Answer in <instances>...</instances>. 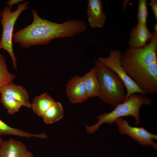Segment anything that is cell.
I'll return each mask as SVG.
<instances>
[{"instance_id": "cell-1", "label": "cell", "mask_w": 157, "mask_h": 157, "mask_svg": "<svg viewBox=\"0 0 157 157\" xmlns=\"http://www.w3.org/2000/svg\"><path fill=\"white\" fill-rule=\"evenodd\" d=\"M31 13L32 22L13 35V40L22 48L46 45L52 40L73 37L87 29L86 23L82 20H69L58 23L42 18L35 9L31 10Z\"/></svg>"}, {"instance_id": "cell-2", "label": "cell", "mask_w": 157, "mask_h": 157, "mask_svg": "<svg viewBox=\"0 0 157 157\" xmlns=\"http://www.w3.org/2000/svg\"><path fill=\"white\" fill-rule=\"evenodd\" d=\"M149 43L130 47L122 54L121 64L128 76L147 94L157 93V29Z\"/></svg>"}, {"instance_id": "cell-3", "label": "cell", "mask_w": 157, "mask_h": 157, "mask_svg": "<svg viewBox=\"0 0 157 157\" xmlns=\"http://www.w3.org/2000/svg\"><path fill=\"white\" fill-rule=\"evenodd\" d=\"M94 62L100 85L98 97L104 104L115 107L125 101L126 90L124 84L112 69L98 60Z\"/></svg>"}, {"instance_id": "cell-4", "label": "cell", "mask_w": 157, "mask_h": 157, "mask_svg": "<svg viewBox=\"0 0 157 157\" xmlns=\"http://www.w3.org/2000/svg\"><path fill=\"white\" fill-rule=\"evenodd\" d=\"M151 102V99L145 95L132 94L124 102L115 106L111 111L105 112L97 116L98 121L94 124L91 126L85 125L86 131L88 133H93L104 123L110 125L119 118L130 115L134 117L135 125H138L140 123L139 111L141 107L144 104L150 105Z\"/></svg>"}, {"instance_id": "cell-5", "label": "cell", "mask_w": 157, "mask_h": 157, "mask_svg": "<svg viewBox=\"0 0 157 157\" xmlns=\"http://www.w3.org/2000/svg\"><path fill=\"white\" fill-rule=\"evenodd\" d=\"M28 1L20 3L13 11L8 6H4L2 10L0 23L2 32L0 40V50L3 49L8 53L12 60L13 67L16 70L17 60L13 46V31L17 19L21 13L28 8Z\"/></svg>"}, {"instance_id": "cell-6", "label": "cell", "mask_w": 157, "mask_h": 157, "mask_svg": "<svg viewBox=\"0 0 157 157\" xmlns=\"http://www.w3.org/2000/svg\"><path fill=\"white\" fill-rule=\"evenodd\" d=\"M121 55L119 50H111L108 56L100 57L98 60L104 65L113 71L123 82L126 90L125 100L134 93L147 95V94L140 88L126 72L121 63Z\"/></svg>"}, {"instance_id": "cell-7", "label": "cell", "mask_w": 157, "mask_h": 157, "mask_svg": "<svg viewBox=\"0 0 157 157\" xmlns=\"http://www.w3.org/2000/svg\"><path fill=\"white\" fill-rule=\"evenodd\" d=\"M115 122L118 127L120 133L128 135L143 146H151L157 150V143L153 140L157 139L156 134L150 133L143 127L131 126L127 120L122 117L117 119Z\"/></svg>"}, {"instance_id": "cell-8", "label": "cell", "mask_w": 157, "mask_h": 157, "mask_svg": "<svg viewBox=\"0 0 157 157\" xmlns=\"http://www.w3.org/2000/svg\"><path fill=\"white\" fill-rule=\"evenodd\" d=\"M66 93L72 104L83 103L89 98L82 76L76 75L72 77L66 85Z\"/></svg>"}, {"instance_id": "cell-9", "label": "cell", "mask_w": 157, "mask_h": 157, "mask_svg": "<svg viewBox=\"0 0 157 157\" xmlns=\"http://www.w3.org/2000/svg\"><path fill=\"white\" fill-rule=\"evenodd\" d=\"M26 145L20 140L10 138L0 145V157H33Z\"/></svg>"}, {"instance_id": "cell-10", "label": "cell", "mask_w": 157, "mask_h": 157, "mask_svg": "<svg viewBox=\"0 0 157 157\" xmlns=\"http://www.w3.org/2000/svg\"><path fill=\"white\" fill-rule=\"evenodd\" d=\"M87 13L89 25L92 28L103 27L106 21L101 0H89Z\"/></svg>"}, {"instance_id": "cell-11", "label": "cell", "mask_w": 157, "mask_h": 157, "mask_svg": "<svg viewBox=\"0 0 157 157\" xmlns=\"http://www.w3.org/2000/svg\"><path fill=\"white\" fill-rule=\"evenodd\" d=\"M153 36L146 25L138 24L131 30L129 40L130 47L139 48L143 47L150 41Z\"/></svg>"}, {"instance_id": "cell-12", "label": "cell", "mask_w": 157, "mask_h": 157, "mask_svg": "<svg viewBox=\"0 0 157 157\" xmlns=\"http://www.w3.org/2000/svg\"><path fill=\"white\" fill-rule=\"evenodd\" d=\"M0 93L11 97L19 102L22 106L29 109L31 108L29 94L26 89L20 85L10 83L0 88Z\"/></svg>"}, {"instance_id": "cell-13", "label": "cell", "mask_w": 157, "mask_h": 157, "mask_svg": "<svg viewBox=\"0 0 157 157\" xmlns=\"http://www.w3.org/2000/svg\"><path fill=\"white\" fill-rule=\"evenodd\" d=\"M82 76L89 98L98 97L100 92V85L95 65Z\"/></svg>"}, {"instance_id": "cell-14", "label": "cell", "mask_w": 157, "mask_h": 157, "mask_svg": "<svg viewBox=\"0 0 157 157\" xmlns=\"http://www.w3.org/2000/svg\"><path fill=\"white\" fill-rule=\"evenodd\" d=\"M55 101L50 95L44 92L33 99L31 108L37 116L42 117Z\"/></svg>"}, {"instance_id": "cell-15", "label": "cell", "mask_w": 157, "mask_h": 157, "mask_svg": "<svg viewBox=\"0 0 157 157\" xmlns=\"http://www.w3.org/2000/svg\"><path fill=\"white\" fill-rule=\"evenodd\" d=\"M64 110L60 102L55 101L42 116L44 122L47 124L54 123L63 119Z\"/></svg>"}, {"instance_id": "cell-16", "label": "cell", "mask_w": 157, "mask_h": 157, "mask_svg": "<svg viewBox=\"0 0 157 157\" xmlns=\"http://www.w3.org/2000/svg\"><path fill=\"white\" fill-rule=\"evenodd\" d=\"M0 100L10 115H12L18 112L22 106L18 101L6 94H1Z\"/></svg>"}, {"instance_id": "cell-17", "label": "cell", "mask_w": 157, "mask_h": 157, "mask_svg": "<svg viewBox=\"0 0 157 157\" xmlns=\"http://www.w3.org/2000/svg\"><path fill=\"white\" fill-rule=\"evenodd\" d=\"M15 75L9 72L3 55L0 53V88L13 82Z\"/></svg>"}, {"instance_id": "cell-18", "label": "cell", "mask_w": 157, "mask_h": 157, "mask_svg": "<svg viewBox=\"0 0 157 157\" xmlns=\"http://www.w3.org/2000/svg\"><path fill=\"white\" fill-rule=\"evenodd\" d=\"M14 135L27 138L28 133L23 130L11 127L0 119V135Z\"/></svg>"}, {"instance_id": "cell-19", "label": "cell", "mask_w": 157, "mask_h": 157, "mask_svg": "<svg viewBox=\"0 0 157 157\" xmlns=\"http://www.w3.org/2000/svg\"><path fill=\"white\" fill-rule=\"evenodd\" d=\"M146 0H139L137 18L138 24L146 25L148 12Z\"/></svg>"}, {"instance_id": "cell-20", "label": "cell", "mask_w": 157, "mask_h": 157, "mask_svg": "<svg viewBox=\"0 0 157 157\" xmlns=\"http://www.w3.org/2000/svg\"><path fill=\"white\" fill-rule=\"evenodd\" d=\"M151 8L155 19L157 20V0H151L149 3Z\"/></svg>"}, {"instance_id": "cell-21", "label": "cell", "mask_w": 157, "mask_h": 157, "mask_svg": "<svg viewBox=\"0 0 157 157\" xmlns=\"http://www.w3.org/2000/svg\"><path fill=\"white\" fill-rule=\"evenodd\" d=\"M23 1V0H10L6 3V4L9 8H11L13 5L18 4Z\"/></svg>"}, {"instance_id": "cell-22", "label": "cell", "mask_w": 157, "mask_h": 157, "mask_svg": "<svg viewBox=\"0 0 157 157\" xmlns=\"http://www.w3.org/2000/svg\"><path fill=\"white\" fill-rule=\"evenodd\" d=\"M3 140L0 137V145L3 141Z\"/></svg>"}, {"instance_id": "cell-23", "label": "cell", "mask_w": 157, "mask_h": 157, "mask_svg": "<svg viewBox=\"0 0 157 157\" xmlns=\"http://www.w3.org/2000/svg\"><path fill=\"white\" fill-rule=\"evenodd\" d=\"M2 13V10L0 9V17H1Z\"/></svg>"}]
</instances>
